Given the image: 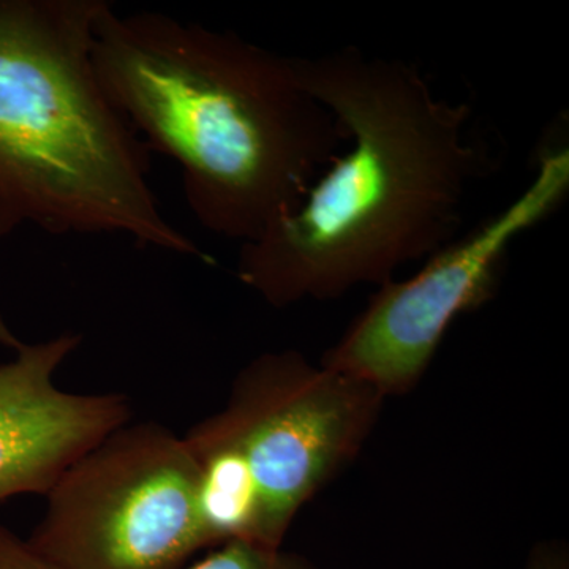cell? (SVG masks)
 Instances as JSON below:
<instances>
[{"label":"cell","instance_id":"obj_1","mask_svg":"<svg viewBox=\"0 0 569 569\" xmlns=\"http://www.w3.org/2000/svg\"><path fill=\"white\" fill-rule=\"evenodd\" d=\"M295 67L348 146L295 212L241 246L239 280L274 307L381 287L432 257L458 238L488 171L471 108L438 97L411 63L347 47Z\"/></svg>","mask_w":569,"mask_h":569},{"label":"cell","instance_id":"obj_2","mask_svg":"<svg viewBox=\"0 0 569 569\" xmlns=\"http://www.w3.org/2000/svg\"><path fill=\"white\" fill-rule=\"evenodd\" d=\"M104 92L148 149L178 163L194 219L254 241L295 212L346 151L348 134L301 80L295 58L156 11L97 20Z\"/></svg>","mask_w":569,"mask_h":569},{"label":"cell","instance_id":"obj_3","mask_svg":"<svg viewBox=\"0 0 569 569\" xmlns=\"http://www.w3.org/2000/svg\"><path fill=\"white\" fill-rule=\"evenodd\" d=\"M108 0H0V239L122 234L211 258L164 217L149 149L92 61Z\"/></svg>","mask_w":569,"mask_h":569},{"label":"cell","instance_id":"obj_4","mask_svg":"<svg viewBox=\"0 0 569 569\" xmlns=\"http://www.w3.org/2000/svg\"><path fill=\"white\" fill-rule=\"evenodd\" d=\"M385 400L296 350L249 362L227 406L183 437L200 471L209 548H282L298 512L358 458Z\"/></svg>","mask_w":569,"mask_h":569},{"label":"cell","instance_id":"obj_5","mask_svg":"<svg viewBox=\"0 0 569 569\" xmlns=\"http://www.w3.org/2000/svg\"><path fill=\"white\" fill-rule=\"evenodd\" d=\"M47 498L28 542L58 569H182L209 549L197 462L156 422L112 430Z\"/></svg>","mask_w":569,"mask_h":569},{"label":"cell","instance_id":"obj_6","mask_svg":"<svg viewBox=\"0 0 569 569\" xmlns=\"http://www.w3.org/2000/svg\"><path fill=\"white\" fill-rule=\"evenodd\" d=\"M569 192V148H548L522 193L488 222L456 238L407 280L378 287L320 365L385 397L417 388L449 326L496 293L512 241L560 208Z\"/></svg>","mask_w":569,"mask_h":569},{"label":"cell","instance_id":"obj_7","mask_svg":"<svg viewBox=\"0 0 569 569\" xmlns=\"http://www.w3.org/2000/svg\"><path fill=\"white\" fill-rule=\"evenodd\" d=\"M0 342L14 358L0 365V501L50 492L63 471L130 419L119 395H71L56 387L62 362L81 343L66 332L24 343L0 318Z\"/></svg>","mask_w":569,"mask_h":569},{"label":"cell","instance_id":"obj_8","mask_svg":"<svg viewBox=\"0 0 569 569\" xmlns=\"http://www.w3.org/2000/svg\"><path fill=\"white\" fill-rule=\"evenodd\" d=\"M182 569H321L309 557L247 541L217 546L203 560Z\"/></svg>","mask_w":569,"mask_h":569},{"label":"cell","instance_id":"obj_9","mask_svg":"<svg viewBox=\"0 0 569 569\" xmlns=\"http://www.w3.org/2000/svg\"><path fill=\"white\" fill-rule=\"evenodd\" d=\"M0 569H58L29 545L28 539H21L0 526Z\"/></svg>","mask_w":569,"mask_h":569},{"label":"cell","instance_id":"obj_10","mask_svg":"<svg viewBox=\"0 0 569 569\" xmlns=\"http://www.w3.org/2000/svg\"><path fill=\"white\" fill-rule=\"evenodd\" d=\"M526 569H569V553L561 542H541L531 550Z\"/></svg>","mask_w":569,"mask_h":569}]
</instances>
